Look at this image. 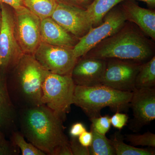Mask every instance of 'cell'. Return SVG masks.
Listing matches in <instances>:
<instances>
[{"label":"cell","mask_w":155,"mask_h":155,"mask_svg":"<svg viewBox=\"0 0 155 155\" xmlns=\"http://www.w3.org/2000/svg\"><path fill=\"white\" fill-rule=\"evenodd\" d=\"M20 132L46 155H58L69 145L64 133V120L44 104L18 110Z\"/></svg>","instance_id":"1"},{"label":"cell","mask_w":155,"mask_h":155,"mask_svg":"<svg viewBox=\"0 0 155 155\" xmlns=\"http://www.w3.org/2000/svg\"><path fill=\"white\" fill-rule=\"evenodd\" d=\"M155 49L153 40L135 24L126 21L116 32L81 57L117 58L143 63L155 56Z\"/></svg>","instance_id":"2"},{"label":"cell","mask_w":155,"mask_h":155,"mask_svg":"<svg viewBox=\"0 0 155 155\" xmlns=\"http://www.w3.org/2000/svg\"><path fill=\"white\" fill-rule=\"evenodd\" d=\"M13 75L6 79L12 102L17 110L36 107L41 103L42 86L49 72L33 55L24 54L11 71Z\"/></svg>","instance_id":"3"},{"label":"cell","mask_w":155,"mask_h":155,"mask_svg":"<svg viewBox=\"0 0 155 155\" xmlns=\"http://www.w3.org/2000/svg\"><path fill=\"white\" fill-rule=\"evenodd\" d=\"M133 92L122 91L101 84L75 85L73 104L83 110L90 119L101 116V110L109 107L113 111L125 110L130 105Z\"/></svg>","instance_id":"4"},{"label":"cell","mask_w":155,"mask_h":155,"mask_svg":"<svg viewBox=\"0 0 155 155\" xmlns=\"http://www.w3.org/2000/svg\"><path fill=\"white\" fill-rule=\"evenodd\" d=\"M75 86L71 75L49 72L42 86V104L64 121L73 104Z\"/></svg>","instance_id":"5"},{"label":"cell","mask_w":155,"mask_h":155,"mask_svg":"<svg viewBox=\"0 0 155 155\" xmlns=\"http://www.w3.org/2000/svg\"><path fill=\"white\" fill-rule=\"evenodd\" d=\"M2 22L0 28L1 72L6 74L14 68L23 55L14 28V13L7 5L0 3Z\"/></svg>","instance_id":"6"},{"label":"cell","mask_w":155,"mask_h":155,"mask_svg":"<svg viewBox=\"0 0 155 155\" xmlns=\"http://www.w3.org/2000/svg\"><path fill=\"white\" fill-rule=\"evenodd\" d=\"M126 21L119 4L115 6L106 14L101 24L92 28L88 33L79 39L73 48L74 55L77 58L84 55L100 42L116 32Z\"/></svg>","instance_id":"7"},{"label":"cell","mask_w":155,"mask_h":155,"mask_svg":"<svg viewBox=\"0 0 155 155\" xmlns=\"http://www.w3.org/2000/svg\"><path fill=\"white\" fill-rule=\"evenodd\" d=\"M15 35L22 52L33 55L41 43V19L25 6L14 9Z\"/></svg>","instance_id":"8"},{"label":"cell","mask_w":155,"mask_h":155,"mask_svg":"<svg viewBox=\"0 0 155 155\" xmlns=\"http://www.w3.org/2000/svg\"><path fill=\"white\" fill-rule=\"evenodd\" d=\"M73 49L41 42L33 55L48 72L60 75H71L79 59L74 55Z\"/></svg>","instance_id":"9"},{"label":"cell","mask_w":155,"mask_h":155,"mask_svg":"<svg viewBox=\"0 0 155 155\" xmlns=\"http://www.w3.org/2000/svg\"><path fill=\"white\" fill-rule=\"evenodd\" d=\"M102 84L122 91L133 92L143 63L117 58L107 59Z\"/></svg>","instance_id":"10"},{"label":"cell","mask_w":155,"mask_h":155,"mask_svg":"<svg viewBox=\"0 0 155 155\" xmlns=\"http://www.w3.org/2000/svg\"><path fill=\"white\" fill-rule=\"evenodd\" d=\"M51 17L78 39L84 36L93 28L86 10L59 1H57V6Z\"/></svg>","instance_id":"11"},{"label":"cell","mask_w":155,"mask_h":155,"mask_svg":"<svg viewBox=\"0 0 155 155\" xmlns=\"http://www.w3.org/2000/svg\"><path fill=\"white\" fill-rule=\"evenodd\" d=\"M130 107L134 118L130 122L131 130H139L155 119V87L136 88L133 91Z\"/></svg>","instance_id":"12"},{"label":"cell","mask_w":155,"mask_h":155,"mask_svg":"<svg viewBox=\"0 0 155 155\" xmlns=\"http://www.w3.org/2000/svg\"><path fill=\"white\" fill-rule=\"evenodd\" d=\"M106 65V59L81 57L71 73L74 84L85 87L101 85Z\"/></svg>","instance_id":"13"},{"label":"cell","mask_w":155,"mask_h":155,"mask_svg":"<svg viewBox=\"0 0 155 155\" xmlns=\"http://www.w3.org/2000/svg\"><path fill=\"white\" fill-rule=\"evenodd\" d=\"M119 5L126 21L135 24L147 36L155 41V10L141 8L131 0H125Z\"/></svg>","instance_id":"14"},{"label":"cell","mask_w":155,"mask_h":155,"mask_svg":"<svg viewBox=\"0 0 155 155\" xmlns=\"http://www.w3.org/2000/svg\"><path fill=\"white\" fill-rule=\"evenodd\" d=\"M18 110L9 95L5 74L0 72V130L10 137L13 131L17 130Z\"/></svg>","instance_id":"15"},{"label":"cell","mask_w":155,"mask_h":155,"mask_svg":"<svg viewBox=\"0 0 155 155\" xmlns=\"http://www.w3.org/2000/svg\"><path fill=\"white\" fill-rule=\"evenodd\" d=\"M40 32L41 41L53 45L73 48L79 40L51 17L41 19Z\"/></svg>","instance_id":"16"},{"label":"cell","mask_w":155,"mask_h":155,"mask_svg":"<svg viewBox=\"0 0 155 155\" xmlns=\"http://www.w3.org/2000/svg\"><path fill=\"white\" fill-rule=\"evenodd\" d=\"M125 0H94L86 9L93 27L101 24L103 19L110 10Z\"/></svg>","instance_id":"17"},{"label":"cell","mask_w":155,"mask_h":155,"mask_svg":"<svg viewBox=\"0 0 155 155\" xmlns=\"http://www.w3.org/2000/svg\"><path fill=\"white\" fill-rule=\"evenodd\" d=\"M155 57L143 63L135 81L136 88L155 87Z\"/></svg>","instance_id":"18"},{"label":"cell","mask_w":155,"mask_h":155,"mask_svg":"<svg viewBox=\"0 0 155 155\" xmlns=\"http://www.w3.org/2000/svg\"><path fill=\"white\" fill-rule=\"evenodd\" d=\"M23 5L41 19L51 17L57 0H23Z\"/></svg>","instance_id":"19"},{"label":"cell","mask_w":155,"mask_h":155,"mask_svg":"<svg viewBox=\"0 0 155 155\" xmlns=\"http://www.w3.org/2000/svg\"><path fill=\"white\" fill-rule=\"evenodd\" d=\"M91 130L93 134V140L89 147L91 155H114L115 150L110 140L106 135L98 132L91 125Z\"/></svg>","instance_id":"20"},{"label":"cell","mask_w":155,"mask_h":155,"mask_svg":"<svg viewBox=\"0 0 155 155\" xmlns=\"http://www.w3.org/2000/svg\"><path fill=\"white\" fill-rule=\"evenodd\" d=\"M110 140L111 144L117 155H154V150L152 148H139L125 143L119 135L114 136Z\"/></svg>","instance_id":"21"},{"label":"cell","mask_w":155,"mask_h":155,"mask_svg":"<svg viewBox=\"0 0 155 155\" xmlns=\"http://www.w3.org/2000/svg\"><path fill=\"white\" fill-rule=\"evenodd\" d=\"M10 140L21 150L22 155H45V153L25 140L22 134L18 130L11 134Z\"/></svg>","instance_id":"22"},{"label":"cell","mask_w":155,"mask_h":155,"mask_svg":"<svg viewBox=\"0 0 155 155\" xmlns=\"http://www.w3.org/2000/svg\"><path fill=\"white\" fill-rule=\"evenodd\" d=\"M133 146H147L155 147V134L147 131L142 134H127L124 137Z\"/></svg>","instance_id":"23"},{"label":"cell","mask_w":155,"mask_h":155,"mask_svg":"<svg viewBox=\"0 0 155 155\" xmlns=\"http://www.w3.org/2000/svg\"><path fill=\"white\" fill-rule=\"evenodd\" d=\"M91 125L101 134L106 135L111 127L110 117L108 115L91 119Z\"/></svg>","instance_id":"24"},{"label":"cell","mask_w":155,"mask_h":155,"mask_svg":"<svg viewBox=\"0 0 155 155\" xmlns=\"http://www.w3.org/2000/svg\"><path fill=\"white\" fill-rule=\"evenodd\" d=\"M18 153V148L9 140L0 130V155H16Z\"/></svg>","instance_id":"25"},{"label":"cell","mask_w":155,"mask_h":155,"mask_svg":"<svg viewBox=\"0 0 155 155\" xmlns=\"http://www.w3.org/2000/svg\"><path fill=\"white\" fill-rule=\"evenodd\" d=\"M69 147L72 155H90L89 147H84L78 141V137H71Z\"/></svg>","instance_id":"26"},{"label":"cell","mask_w":155,"mask_h":155,"mask_svg":"<svg viewBox=\"0 0 155 155\" xmlns=\"http://www.w3.org/2000/svg\"><path fill=\"white\" fill-rule=\"evenodd\" d=\"M128 118L127 114L116 112L110 117L111 125L115 128L121 130L127 124Z\"/></svg>","instance_id":"27"},{"label":"cell","mask_w":155,"mask_h":155,"mask_svg":"<svg viewBox=\"0 0 155 155\" xmlns=\"http://www.w3.org/2000/svg\"><path fill=\"white\" fill-rule=\"evenodd\" d=\"M67 5L86 10L94 0H57Z\"/></svg>","instance_id":"28"},{"label":"cell","mask_w":155,"mask_h":155,"mask_svg":"<svg viewBox=\"0 0 155 155\" xmlns=\"http://www.w3.org/2000/svg\"><path fill=\"white\" fill-rule=\"evenodd\" d=\"M78 141L80 144L84 147H89L91 146L93 140V134L91 130L90 131H84L78 137Z\"/></svg>","instance_id":"29"},{"label":"cell","mask_w":155,"mask_h":155,"mask_svg":"<svg viewBox=\"0 0 155 155\" xmlns=\"http://www.w3.org/2000/svg\"><path fill=\"white\" fill-rule=\"evenodd\" d=\"M85 126L81 122H76L71 126L69 134L72 137H78L84 131H86Z\"/></svg>","instance_id":"30"},{"label":"cell","mask_w":155,"mask_h":155,"mask_svg":"<svg viewBox=\"0 0 155 155\" xmlns=\"http://www.w3.org/2000/svg\"><path fill=\"white\" fill-rule=\"evenodd\" d=\"M0 3L5 4L13 8L14 10L24 6L23 0H0Z\"/></svg>","instance_id":"31"},{"label":"cell","mask_w":155,"mask_h":155,"mask_svg":"<svg viewBox=\"0 0 155 155\" xmlns=\"http://www.w3.org/2000/svg\"><path fill=\"white\" fill-rule=\"evenodd\" d=\"M131 1H139L144 2L151 8L153 9L155 8V0H131Z\"/></svg>","instance_id":"32"},{"label":"cell","mask_w":155,"mask_h":155,"mask_svg":"<svg viewBox=\"0 0 155 155\" xmlns=\"http://www.w3.org/2000/svg\"><path fill=\"white\" fill-rule=\"evenodd\" d=\"M1 22H2V15H1V10H0V28H1Z\"/></svg>","instance_id":"33"},{"label":"cell","mask_w":155,"mask_h":155,"mask_svg":"<svg viewBox=\"0 0 155 155\" xmlns=\"http://www.w3.org/2000/svg\"><path fill=\"white\" fill-rule=\"evenodd\" d=\"M1 67H2V62H1V59H0V72H1Z\"/></svg>","instance_id":"34"}]
</instances>
